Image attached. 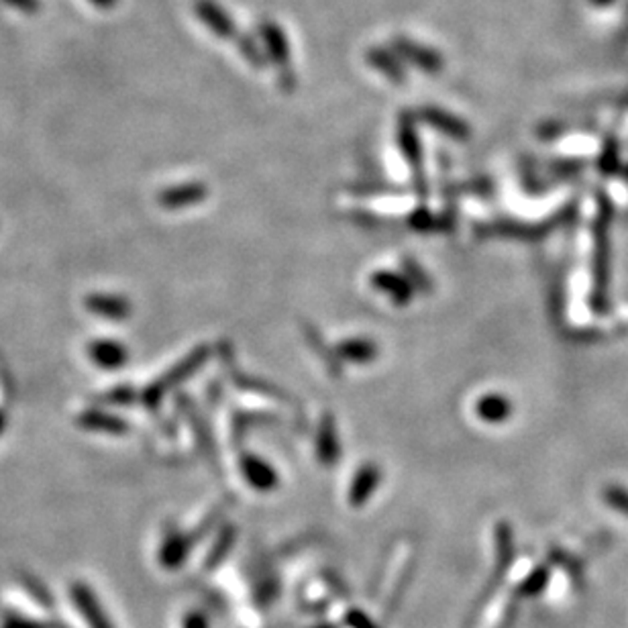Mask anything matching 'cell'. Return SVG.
I'll return each instance as SVG.
<instances>
[{"label":"cell","instance_id":"obj_1","mask_svg":"<svg viewBox=\"0 0 628 628\" xmlns=\"http://www.w3.org/2000/svg\"><path fill=\"white\" fill-rule=\"evenodd\" d=\"M594 276H596V288H594V304L596 309H604V300H606V290L610 284V237H608V221L606 217L598 218L596 225V254H594Z\"/></svg>","mask_w":628,"mask_h":628},{"label":"cell","instance_id":"obj_2","mask_svg":"<svg viewBox=\"0 0 628 628\" xmlns=\"http://www.w3.org/2000/svg\"><path fill=\"white\" fill-rule=\"evenodd\" d=\"M392 50L396 51L398 58L411 61L412 66H416L425 74H439L443 69L441 53L433 50V47L416 43L412 39H406L402 35L396 37L394 42H392Z\"/></svg>","mask_w":628,"mask_h":628},{"label":"cell","instance_id":"obj_3","mask_svg":"<svg viewBox=\"0 0 628 628\" xmlns=\"http://www.w3.org/2000/svg\"><path fill=\"white\" fill-rule=\"evenodd\" d=\"M194 14L199 17L202 25L217 37L237 42V37L241 35L235 21L229 17V13H226L221 5L215 3V0H196Z\"/></svg>","mask_w":628,"mask_h":628},{"label":"cell","instance_id":"obj_4","mask_svg":"<svg viewBox=\"0 0 628 628\" xmlns=\"http://www.w3.org/2000/svg\"><path fill=\"white\" fill-rule=\"evenodd\" d=\"M259 37H262L265 53H268V58L273 61V64L282 69H288L290 53H292V50H290L284 29L273 21H263L262 25H259Z\"/></svg>","mask_w":628,"mask_h":628},{"label":"cell","instance_id":"obj_5","mask_svg":"<svg viewBox=\"0 0 628 628\" xmlns=\"http://www.w3.org/2000/svg\"><path fill=\"white\" fill-rule=\"evenodd\" d=\"M72 598L76 608L80 610V614L84 616L86 623L90 628H113V623L108 620L106 612L102 610V606L97 600V596L90 590L86 584H74L72 586Z\"/></svg>","mask_w":628,"mask_h":628},{"label":"cell","instance_id":"obj_6","mask_svg":"<svg viewBox=\"0 0 628 628\" xmlns=\"http://www.w3.org/2000/svg\"><path fill=\"white\" fill-rule=\"evenodd\" d=\"M86 306H88V310L97 314V317L111 319V320L127 319V314L131 310L129 302L125 300L123 296H113V294H92L86 298Z\"/></svg>","mask_w":628,"mask_h":628},{"label":"cell","instance_id":"obj_7","mask_svg":"<svg viewBox=\"0 0 628 628\" xmlns=\"http://www.w3.org/2000/svg\"><path fill=\"white\" fill-rule=\"evenodd\" d=\"M88 353L94 364L105 370H116L127 361V351L116 341H94L90 343Z\"/></svg>","mask_w":628,"mask_h":628},{"label":"cell","instance_id":"obj_8","mask_svg":"<svg viewBox=\"0 0 628 628\" xmlns=\"http://www.w3.org/2000/svg\"><path fill=\"white\" fill-rule=\"evenodd\" d=\"M190 539L180 535V532H170V535L163 539V545L160 549V563L166 569H176L186 561L188 553H190Z\"/></svg>","mask_w":628,"mask_h":628},{"label":"cell","instance_id":"obj_9","mask_svg":"<svg viewBox=\"0 0 628 628\" xmlns=\"http://www.w3.org/2000/svg\"><path fill=\"white\" fill-rule=\"evenodd\" d=\"M367 61L382 72L392 82H404V68L402 61L392 50H383V47H372L367 51Z\"/></svg>","mask_w":628,"mask_h":628},{"label":"cell","instance_id":"obj_10","mask_svg":"<svg viewBox=\"0 0 628 628\" xmlns=\"http://www.w3.org/2000/svg\"><path fill=\"white\" fill-rule=\"evenodd\" d=\"M78 422H80L84 429L105 430V433H123V430L127 429V425H125L121 419H115V416H111V414H102L97 411L82 412Z\"/></svg>","mask_w":628,"mask_h":628},{"label":"cell","instance_id":"obj_11","mask_svg":"<svg viewBox=\"0 0 628 628\" xmlns=\"http://www.w3.org/2000/svg\"><path fill=\"white\" fill-rule=\"evenodd\" d=\"M425 116H427V121L433 125V127L441 129L445 133H449L451 137H457V139H466L467 137L466 123L459 121V119H455V116H451L449 113L439 111V108H427Z\"/></svg>","mask_w":628,"mask_h":628},{"label":"cell","instance_id":"obj_12","mask_svg":"<svg viewBox=\"0 0 628 628\" xmlns=\"http://www.w3.org/2000/svg\"><path fill=\"white\" fill-rule=\"evenodd\" d=\"M508 411H510V404L506 402L504 398H500V396L485 398L484 402L480 404V414L484 416V419H488V420L506 419Z\"/></svg>","mask_w":628,"mask_h":628},{"label":"cell","instance_id":"obj_13","mask_svg":"<svg viewBox=\"0 0 628 628\" xmlns=\"http://www.w3.org/2000/svg\"><path fill=\"white\" fill-rule=\"evenodd\" d=\"M374 485H375V476H370V474L361 476L359 480L353 484V490H351V502H353V504H356V506L364 504V502L370 498Z\"/></svg>","mask_w":628,"mask_h":628},{"label":"cell","instance_id":"obj_14","mask_svg":"<svg viewBox=\"0 0 628 628\" xmlns=\"http://www.w3.org/2000/svg\"><path fill=\"white\" fill-rule=\"evenodd\" d=\"M237 43H239V51L243 53V58H245L247 61H251V64H254V66H257V68H262L263 66V53L262 51H259L257 50V45L254 43V42H251V39L249 37H245V35H239L237 37Z\"/></svg>","mask_w":628,"mask_h":628},{"label":"cell","instance_id":"obj_15","mask_svg":"<svg viewBox=\"0 0 628 628\" xmlns=\"http://www.w3.org/2000/svg\"><path fill=\"white\" fill-rule=\"evenodd\" d=\"M0 628H56V626L42 623V620H29V618H23L19 614H9V616H5Z\"/></svg>","mask_w":628,"mask_h":628},{"label":"cell","instance_id":"obj_16","mask_svg":"<svg viewBox=\"0 0 628 628\" xmlns=\"http://www.w3.org/2000/svg\"><path fill=\"white\" fill-rule=\"evenodd\" d=\"M0 3H5L9 9L23 14H37L42 11V3H39V0H0Z\"/></svg>","mask_w":628,"mask_h":628},{"label":"cell","instance_id":"obj_17","mask_svg":"<svg viewBox=\"0 0 628 628\" xmlns=\"http://www.w3.org/2000/svg\"><path fill=\"white\" fill-rule=\"evenodd\" d=\"M347 624L351 628H378V624H374L370 616L364 614V612L359 610H351L347 614Z\"/></svg>","mask_w":628,"mask_h":628},{"label":"cell","instance_id":"obj_18","mask_svg":"<svg viewBox=\"0 0 628 628\" xmlns=\"http://www.w3.org/2000/svg\"><path fill=\"white\" fill-rule=\"evenodd\" d=\"M182 628H208V618L202 612H188Z\"/></svg>","mask_w":628,"mask_h":628},{"label":"cell","instance_id":"obj_19","mask_svg":"<svg viewBox=\"0 0 628 628\" xmlns=\"http://www.w3.org/2000/svg\"><path fill=\"white\" fill-rule=\"evenodd\" d=\"M90 3L100 11H113L119 5V0H90Z\"/></svg>","mask_w":628,"mask_h":628},{"label":"cell","instance_id":"obj_20","mask_svg":"<svg viewBox=\"0 0 628 628\" xmlns=\"http://www.w3.org/2000/svg\"><path fill=\"white\" fill-rule=\"evenodd\" d=\"M5 425H6V416H5L3 411H0V433H3V430H5Z\"/></svg>","mask_w":628,"mask_h":628},{"label":"cell","instance_id":"obj_21","mask_svg":"<svg viewBox=\"0 0 628 628\" xmlns=\"http://www.w3.org/2000/svg\"><path fill=\"white\" fill-rule=\"evenodd\" d=\"M312 628H337L333 624H317V626H312Z\"/></svg>","mask_w":628,"mask_h":628}]
</instances>
